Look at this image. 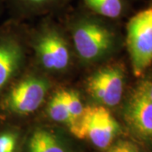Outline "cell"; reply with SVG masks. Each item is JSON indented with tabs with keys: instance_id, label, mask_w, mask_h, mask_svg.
Listing matches in <instances>:
<instances>
[{
	"instance_id": "3957f363",
	"label": "cell",
	"mask_w": 152,
	"mask_h": 152,
	"mask_svg": "<svg viewBox=\"0 0 152 152\" xmlns=\"http://www.w3.org/2000/svg\"><path fill=\"white\" fill-rule=\"evenodd\" d=\"M119 131V124L105 106L86 107L78 124L70 129L80 140H89L95 146L106 149Z\"/></svg>"
},
{
	"instance_id": "30bf717a",
	"label": "cell",
	"mask_w": 152,
	"mask_h": 152,
	"mask_svg": "<svg viewBox=\"0 0 152 152\" xmlns=\"http://www.w3.org/2000/svg\"><path fill=\"white\" fill-rule=\"evenodd\" d=\"M29 152H65V151L51 132L37 129L31 137Z\"/></svg>"
},
{
	"instance_id": "6da1fadb",
	"label": "cell",
	"mask_w": 152,
	"mask_h": 152,
	"mask_svg": "<svg viewBox=\"0 0 152 152\" xmlns=\"http://www.w3.org/2000/svg\"><path fill=\"white\" fill-rule=\"evenodd\" d=\"M126 42L133 73L140 77L152 64V5L131 17Z\"/></svg>"
},
{
	"instance_id": "52a82bcc",
	"label": "cell",
	"mask_w": 152,
	"mask_h": 152,
	"mask_svg": "<svg viewBox=\"0 0 152 152\" xmlns=\"http://www.w3.org/2000/svg\"><path fill=\"white\" fill-rule=\"evenodd\" d=\"M36 52L41 64L52 71L65 69L70 61L64 38L55 29H48L38 38Z\"/></svg>"
},
{
	"instance_id": "7c38bea8",
	"label": "cell",
	"mask_w": 152,
	"mask_h": 152,
	"mask_svg": "<svg viewBox=\"0 0 152 152\" xmlns=\"http://www.w3.org/2000/svg\"><path fill=\"white\" fill-rule=\"evenodd\" d=\"M63 97L64 99L67 108L70 116V124L69 129L75 126L80 120L82 115L85 111V107L83 106L79 94L75 91H61Z\"/></svg>"
},
{
	"instance_id": "8992f818",
	"label": "cell",
	"mask_w": 152,
	"mask_h": 152,
	"mask_svg": "<svg viewBox=\"0 0 152 152\" xmlns=\"http://www.w3.org/2000/svg\"><path fill=\"white\" fill-rule=\"evenodd\" d=\"M124 119L140 138L152 140V99L143 81L132 91L124 109Z\"/></svg>"
},
{
	"instance_id": "7a4b0ae2",
	"label": "cell",
	"mask_w": 152,
	"mask_h": 152,
	"mask_svg": "<svg viewBox=\"0 0 152 152\" xmlns=\"http://www.w3.org/2000/svg\"><path fill=\"white\" fill-rule=\"evenodd\" d=\"M73 41L81 59L92 62L108 53L114 43L112 31L95 19L83 17L75 23Z\"/></svg>"
},
{
	"instance_id": "9a60e30c",
	"label": "cell",
	"mask_w": 152,
	"mask_h": 152,
	"mask_svg": "<svg viewBox=\"0 0 152 152\" xmlns=\"http://www.w3.org/2000/svg\"><path fill=\"white\" fill-rule=\"evenodd\" d=\"M123 152H141L140 148L136 145L134 143L130 141H121Z\"/></svg>"
},
{
	"instance_id": "ba28073f",
	"label": "cell",
	"mask_w": 152,
	"mask_h": 152,
	"mask_svg": "<svg viewBox=\"0 0 152 152\" xmlns=\"http://www.w3.org/2000/svg\"><path fill=\"white\" fill-rule=\"evenodd\" d=\"M24 50L10 33L0 32V95L7 89L21 68Z\"/></svg>"
},
{
	"instance_id": "9c48e42d",
	"label": "cell",
	"mask_w": 152,
	"mask_h": 152,
	"mask_svg": "<svg viewBox=\"0 0 152 152\" xmlns=\"http://www.w3.org/2000/svg\"><path fill=\"white\" fill-rule=\"evenodd\" d=\"M85 4L100 16L118 19L124 14L126 0H83Z\"/></svg>"
},
{
	"instance_id": "4fadbf2b",
	"label": "cell",
	"mask_w": 152,
	"mask_h": 152,
	"mask_svg": "<svg viewBox=\"0 0 152 152\" xmlns=\"http://www.w3.org/2000/svg\"><path fill=\"white\" fill-rule=\"evenodd\" d=\"M18 137L10 130H4L0 133V152H15Z\"/></svg>"
},
{
	"instance_id": "5bb4252c",
	"label": "cell",
	"mask_w": 152,
	"mask_h": 152,
	"mask_svg": "<svg viewBox=\"0 0 152 152\" xmlns=\"http://www.w3.org/2000/svg\"><path fill=\"white\" fill-rule=\"evenodd\" d=\"M22 4L25 5L38 9V8H44L52 4L56 0H20Z\"/></svg>"
},
{
	"instance_id": "5b68a950",
	"label": "cell",
	"mask_w": 152,
	"mask_h": 152,
	"mask_svg": "<svg viewBox=\"0 0 152 152\" xmlns=\"http://www.w3.org/2000/svg\"><path fill=\"white\" fill-rule=\"evenodd\" d=\"M87 89L102 106L113 107L120 103L124 90V73L118 65L102 68L88 80Z\"/></svg>"
},
{
	"instance_id": "2e32d148",
	"label": "cell",
	"mask_w": 152,
	"mask_h": 152,
	"mask_svg": "<svg viewBox=\"0 0 152 152\" xmlns=\"http://www.w3.org/2000/svg\"><path fill=\"white\" fill-rule=\"evenodd\" d=\"M149 96L152 99V77L143 81Z\"/></svg>"
},
{
	"instance_id": "8fae6325",
	"label": "cell",
	"mask_w": 152,
	"mask_h": 152,
	"mask_svg": "<svg viewBox=\"0 0 152 152\" xmlns=\"http://www.w3.org/2000/svg\"><path fill=\"white\" fill-rule=\"evenodd\" d=\"M48 113L55 122L65 124L68 126L70 124V116L61 91L56 93L52 97L48 107Z\"/></svg>"
},
{
	"instance_id": "e0dca14e",
	"label": "cell",
	"mask_w": 152,
	"mask_h": 152,
	"mask_svg": "<svg viewBox=\"0 0 152 152\" xmlns=\"http://www.w3.org/2000/svg\"><path fill=\"white\" fill-rule=\"evenodd\" d=\"M107 152H123L121 141L118 142V143H116V144L113 145L112 146H110V148L108 149Z\"/></svg>"
},
{
	"instance_id": "277c9868",
	"label": "cell",
	"mask_w": 152,
	"mask_h": 152,
	"mask_svg": "<svg viewBox=\"0 0 152 152\" xmlns=\"http://www.w3.org/2000/svg\"><path fill=\"white\" fill-rule=\"evenodd\" d=\"M48 84L43 79L31 76L18 81L0 101V109L6 113L27 115L37 110L43 102Z\"/></svg>"
}]
</instances>
